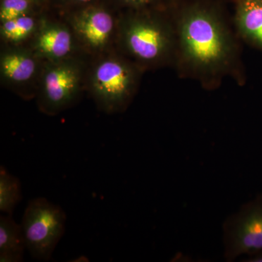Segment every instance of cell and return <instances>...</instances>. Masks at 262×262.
Instances as JSON below:
<instances>
[{
	"label": "cell",
	"instance_id": "obj_1",
	"mask_svg": "<svg viewBox=\"0 0 262 262\" xmlns=\"http://www.w3.org/2000/svg\"><path fill=\"white\" fill-rule=\"evenodd\" d=\"M179 77L214 91L227 78L246 83L242 41L221 0H179L172 9Z\"/></svg>",
	"mask_w": 262,
	"mask_h": 262
},
{
	"label": "cell",
	"instance_id": "obj_2",
	"mask_svg": "<svg viewBox=\"0 0 262 262\" xmlns=\"http://www.w3.org/2000/svg\"><path fill=\"white\" fill-rule=\"evenodd\" d=\"M173 7L120 13L116 49L144 72L173 67L177 39Z\"/></svg>",
	"mask_w": 262,
	"mask_h": 262
},
{
	"label": "cell",
	"instance_id": "obj_3",
	"mask_svg": "<svg viewBox=\"0 0 262 262\" xmlns=\"http://www.w3.org/2000/svg\"><path fill=\"white\" fill-rule=\"evenodd\" d=\"M144 72L117 49L90 58L85 91L100 111H126L137 94Z\"/></svg>",
	"mask_w": 262,
	"mask_h": 262
},
{
	"label": "cell",
	"instance_id": "obj_4",
	"mask_svg": "<svg viewBox=\"0 0 262 262\" xmlns=\"http://www.w3.org/2000/svg\"><path fill=\"white\" fill-rule=\"evenodd\" d=\"M89 59L80 55L45 61L35 98L39 112L56 116L79 102L85 90Z\"/></svg>",
	"mask_w": 262,
	"mask_h": 262
},
{
	"label": "cell",
	"instance_id": "obj_5",
	"mask_svg": "<svg viewBox=\"0 0 262 262\" xmlns=\"http://www.w3.org/2000/svg\"><path fill=\"white\" fill-rule=\"evenodd\" d=\"M67 215L63 208L39 196L29 201L21 226L26 248L34 259L48 261L66 230Z\"/></svg>",
	"mask_w": 262,
	"mask_h": 262
},
{
	"label": "cell",
	"instance_id": "obj_6",
	"mask_svg": "<svg viewBox=\"0 0 262 262\" xmlns=\"http://www.w3.org/2000/svg\"><path fill=\"white\" fill-rule=\"evenodd\" d=\"M119 16L107 8L86 5L67 18L82 53L89 58L116 49Z\"/></svg>",
	"mask_w": 262,
	"mask_h": 262
},
{
	"label": "cell",
	"instance_id": "obj_7",
	"mask_svg": "<svg viewBox=\"0 0 262 262\" xmlns=\"http://www.w3.org/2000/svg\"><path fill=\"white\" fill-rule=\"evenodd\" d=\"M45 61L27 46H2L0 79L2 85L24 100L36 98Z\"/></svg>",
	"mask_w": 262,
	"mask_h": 262
},
{
	"label": "cell",
	"instance_id": "obj_8",
	"mask_svg": "<svg viewBox=\"0 0 262 262\" xmlns=\"http://www.w3.org/2000/svg\"><path fill=\"white\" fill-rule=\"evenodd\" d=\"M226 261L262 250V194L245 203L223 225Z\"/></svg>",
	"mask_w": 262,
	"mask_h": 262
},
{
	"label": "cell",
	"instance_id": "obj_9",
	"mask_svg": "<svg viewBox=\"0 0 262 262\" xmlns=\"http://www.w3.org/2000/svg\"><path fill=\"white\" fill-rule=\"evenodd\" d=\"M29 46L44 61H61L84 55L67 20H53L44 15H40L37 32Z\"/></svg>",
	"mask_w": 262,
	"mask_h": 262
},
{
	"label": "cell",
	"instance_id": "obj_10",
	"mask_svg": "<svg viewBox=\"0 0 262 262\" xmlns=\"http://www.w3.org/2000/svg\"><path fill=\"white\" fill-rule=\"evenodd\" d=\"M234 29L242 42L262 53V0H233Z\"/></svg>",
	"mask_w": 262,
	"mask_h": 262
},
{
	"label": "cell",
	"instance_id": "obj_11",
	"mask_svg": "<svg viewBox=\"0 0 262 262\" xmlns=\"http://www.w3.org/2000/svg\"><path fill=\"white\" fill-rule=\"evenodd\" d=\"M27 250L20 224L17 223L12 215L0 216V261H23Z\"/></svg>",
	"mask_w": 262,
	"mask_h": 262
},
{
	"label": "cell",
	"instance_id": "obj_12",
	"mask_svg": "<svg viewBox=\"0 0 262 262\" xmlns=\"http://www.w3.org/2000/svg\"><path fill=\"white\" fill-rule=\"evenodd\" d=\"M40 15L34 13L1 22L0 37L5 46H27L31 42L39 26Z\"/></svg>",
	"mask_w": 262,
	"mask_h": 262
},
{
	"label": "cell",
	"instance_id": "obj_13",
	"mask_svg": "<svg viewBox=\"0 0 262 262\" xmlns=\"http://www.w3.org/2000/svg\"><path fill=\"white\" fill-rule=\"evenodd\" d=\"M22 200L21 183L18 177L0 167V211L12 215Z\"/></svg>",
	"mask_w": 262,
	"mask_h": 262
},
{
	"label": "cell",
	"instance_id": "obj_14",
	"mask_svg": "<svg viewBox=\"0 0 262 262\" xmlns=\"http://www.w3.org/2000/svg\"><path fill=\"white\" fill-rule=\"evenodd\" d=\"M33 0H2L0 22L13 20L23 15L32 14Z\"/></svg>",
	"mask_w": 262,
	"mask_h": 262
},
{
	"label": "cell",
	"instance_id": "obj_15",
	"mask_svg": "<svg viewBox=\"0 0 262 262\" xmlns=\"http://www.w3.org/2000/svg\"><path fill=\"white\" fill-rule=\"evenodd\" d=\"M125 7V11L166 10L170 9L177 0H120Z\"/></svg>",
	"mask_w": 262,
	"mask_h": 262
},
{
	"label": "cell",
	"instance_id": "obj_16",
	"mask_svg": "<svg viewBox=\"0 0 262 262\" xmlns=\"http://www.w3.org/2000/svg\"><path fill=\"white\" fill-rule=\"evenodd\" d=\"M246 261L249 262H262V250L250 255L249 257Z\"/></svg>",
	"mask_w": 262,
	"mask_h": 262
},
{
	"label": "cell",
	"instance_id": "obj_17",
	"mask_svg": "<svg viewBox=\"0 0 262 262\" xmlns=\"http://www.w3.org/2000/svg\"><path fill=\"white\" fill-rule=\"evenodd\" d=\"M68 1L72 2V3H78V4L82 5H91L93 0H68Z\"/></svg>",
	"mask_w": 262,
	"mask_h": 262
},
{
	"label": "cell",
	"instance_id": "obj_18",
	"mask_svg": "<svg viewBox=\"0 0 262 262\" xmlns=\"http://www.w3.org/2000/svg\"><path fill=\"white\" fill-rule=\"evenodd\" d=\"M33 1L36 2V3H39V2L44 1V0H33Z\"/></svg>",
	"mask_w": 262,
	"mask_h": 262
},
{
	"label": "cell",
	"instance_id": "obj_19",
	"mask_svg": "<svg viewBox=\"0 0 262 262\" xmlns=\"http://www.w3.org/2000/svg\"><path fill=\"white\" fill-rule=\"evenodd\" d=\"M177 1H179V0H177Z\"/></svg>",
	"mask_w": 262,
	"mask_h": 262
}]
</instances>
